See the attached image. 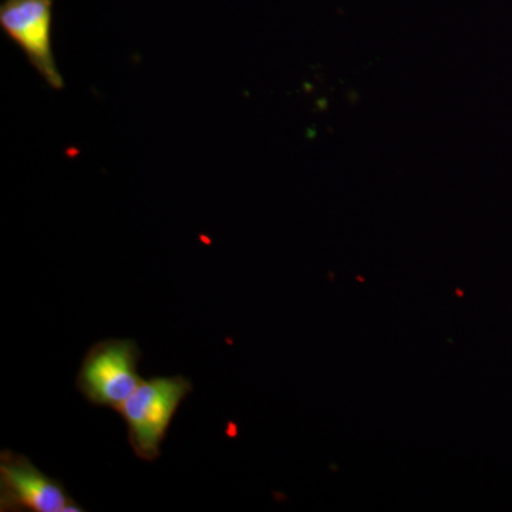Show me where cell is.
<instances>
[{
  "mask_svg": "<svg viewBox=\"0 0 512 512\" xmlns=\"http://www.w3.org/2000/svg\"><path fill=\"white\" fill-rule=\"evenodd\" d=\"M192 389L191 380L184 376L153 377L143 380L117 410L126 421L131 450L140 460L153 463L161 457L175 414Z\"/></svg>",
  "mask_w": 512,
  "mask_h": 512,
  "instance_id": "cell-1",
  "label": "cell"
},
{
  "mask_svg": "<svg viewBox=\"0 0 512 512\" xmlns=\"http://www.w3.org/2000/svg\"><path fill=\"white\" fill-rule=\"evenodd\" d=\"M0 511L83 512L56 478L47 476L22 454L0 453Z\"/></svg>",
  "mask_w": 512,
  "mask_h": 512,
  "instance_id": "cell-4",
  "label": "cell"
},
{
  "mask_svg": "<svg viewBox=\"0 0 512 512\" xmlns=\"http://www.w3.org/2000/svg\"><path fill=\"white\" fill-rule=\"evenodd\" d=\"M53 2L5 0L0 6V28L22 50L43 82L53 90H62L64 79L53 53Z\"/></svg>",
  "mask_w": 512,
  "mask_h": 512,
  "instance_id": "cell-3",
  "label": "cell"
},
{
  "mask_svg": "<svg viewBox=\"0 0 512 512\" xmlns=\"http://www.w3.org/2000/svg\"><path fill=\"white\" fill-rule=\"evenodd\" d=\"M141 350L131 339H104L84 356L76 389L97 407L119 410L144 379L138 375Z\"/></svg>",
  "mask_w": 512,
  "mask_h": 512,
  "instance_id": "cell-2",
  "label": "cell"
}]
</instances>
